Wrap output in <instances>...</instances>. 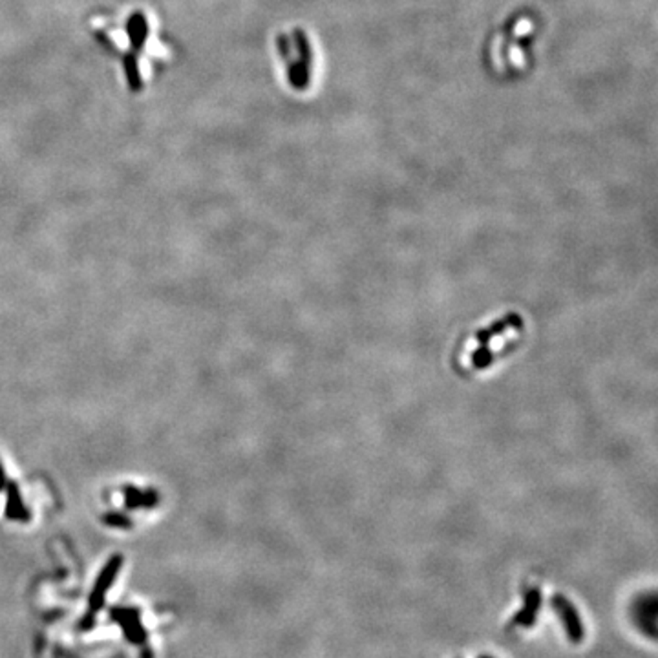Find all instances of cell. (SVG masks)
I'll return each mask as SVG.
<instances>
[{"label": "cell", "mask_w": 658, "mask_h": 658, "mask_svg": "<svg viewBox=\"0 0 658 658\" xmlns=\"http://www.w3.org/2000/svg\"><path fill=\"white\" fill-rule=\"evenodd\" d=\"M523 329V320L516 315H507L487 328H479L458 347L455 366L465 373H479L492 368L522 343Z\"/></svg>", "instance_id": "6da1fadb"}]
</instances>
